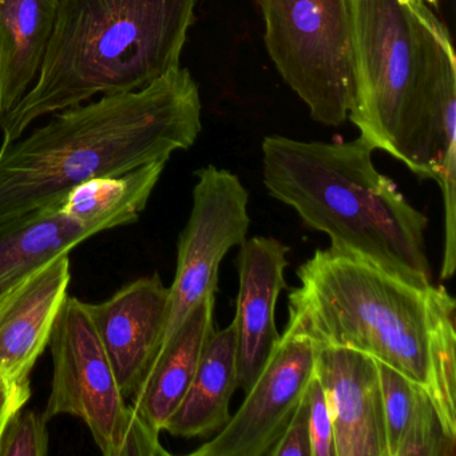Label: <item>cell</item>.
Masks as SVG:
<instances>
[{
  "label": "cell",
  "mask_w": 456,
  "mask_h": 456,
  "mask_svg": "<svg viewBox=\"0 0 456 456\" xmlns=\"http://www.w3.org/2000/svg\"><path fill=\"white\" fill-rule=\"evenodd\" d=\"M354 105L348 119L375 151L444 202V247L456 245V60L447 26L424 0H351Z\"/></svg>",
  "instance_id": "6da1fadb"
},
{
  "label": "cell",
  "mask_w": 456,
  "mask_h": 456,
  "mask_svg": "<svg viewBox=\"0 0 456 456\" xmlns=\"http://www.w3.org/2000/svg\"><path fill=\"white\" fill-rule=\"evenodd\" d=\"M201 109L199 85L180 66L143 89L57 111L0 146V224L61 204L85 181L169 161L196 142Z\"/></svg>",
  "instance_id": "7a4b0ae2"
},
{
  "label": "cell",
  "mask_w": 456,
  "mask_h": 456,
  "mask_svg": "<svg viewBox=\"0 0 456 456\" xmlns=\"http://www.w3.org/2000/svg\"><path fill=\"white\" fill-rule=\"evenodd\" d=\"M289 320L316 346L370 354L420 386L456 440V301L338 250L317 249L297 269Z\"/></svg>",
  "instance_id": "3957f363"
},
{
  "label": "cell",
  "mask_w": 456,
  "mask_h": 456,
  "mask_svg": "<svg viewBox=\"0 0 456 456\" xmlns=\"http://www.w3.org/2000/svg\"><path fill=\"white\" fill-rule=\"evenodd\" d=\"M261 149L268 193L296 210L308 228L327 234L330 249L431 284L428 218L376 169L375 149L364 138L322 142L273 134Z\"/></svg>",
  "instance_id": "277c9868"
},
{
  "label": "cell",
  "mask_w": 456,
  "mask_h": 456,
  "mask_svg": "<svg viewBox=\"0 0 456 456\" xmlns=\"http://www.w3.org/2000/svg\"><path fill=\"white\" fill-rule=\"evenodd\" d=\"M197 0H58L33 86L2 116L4 142L95 95L143 89L180 68Z\"/></svg>",
  "instance_id": "5b68a950"
},
{
  "label": "cell",
  "mask_w": 456,
  "mask_h": 456,
  "mask_svg": "<svg viewBox=\"0 0 456 456\" xmlns=\"http://www.w3.org/2000/svg\"><path fill=\"white\" fill-rule=\"evenodd\" d=\"M52 389L44 416L82 419L105 456H169L159 434L127 403L87 303L68 296L49 341Z\"/></svg>",
  "instance_id": "8992f818"
},
{
  "label": "cell",
  "mask_w": 456,
  "mask_h": 456,
  "mask_svg": "<svg viewBox=\"0 0 456 456\" xmlns=\"http://www.w3.org/2000/svg\"><path fill=\"white\" fill-rule=\"evenodd\" d=\"M264 42L285 84L325 126L348 121L354 105L351 0H256Z\"/></svg>",
  "instance_id": "52a82bcc"
},
{
  "label": "cell",
  "mask_w": 456,
  "mask_h": 456,
  "mask_svg": "<svg viewBox=\"0 0 456 456\" xmlns=\"http://www.w3.org/2000/svg\"><path fill=\"white\" fill-rule=\"evenodd\" d=\"M194 175L193 207L178 239L177 269L169 287L167 322L156 354L189 314L208 296L216 295L221 261L232 248L247 240L249 231V193L239 175L215 165L201 167Z\"/></svg>",
  "instance_id": "ba28073f"
},
{
  "label": "cell",
  "mask_w": 456,
  "mask_h": 456,
  "mask_svg": "<svg viewBox=\"0 0 456 456\" xmlns=\"http://www.w3.org/2000/svg\"><path fill=\"white\" fill-rule=\"evenodd\" d=\"M317 346L292 320L244 403L193 456H269L311 383Z\"/></svg>",
  "instance_id": "9c48e42d"
},
{
  "label": "cell",
  "mask_w": 456,
  "mask_h": 456,
  "mask_svg": "<svg viewBox=\"0 0 456 456\" xmlns=\"http://www.w3.org/2000/svg\"><path fill=\"white\" fill-rule=\"evenodd\" d=\"M314 375L330 405L336 456H388L378 362L354 349L317 346Z\"/></svg>",
  "instance_id": "30bf717a"
},
{
  "label": "cell",
  "mask_w": 456,
  "mask_h": 456,
  "mask_svg": "<svg viewBox=\"0 0 456 456\" xmlns=\"http://www.w3.org/2000/svg\"><path fill=\"white\" fill-rule=\"evenodd\" d=\"M70 279L66 252L0 289V375L30 381L68 298Z\"/></svg>",
  "instance_id": "8fae6325"
},
{
  "label": "cell",
  "mask_w": 456,
  "mask_h": 456,
  "mask_svg": "<svg viewBox=\"0 0 456 456\" xmlns=\"http://www.w3.org/2000/svg\"><path fill=\"white\" fill-rule=\"evenodd\" d=\"M290 248L273 237L257 236L240 245L236 265L237 378L245 394L265 367L280 340L276 304L287 288L285 268Z\"/></svg>",
  "instance_id": "7c38bea8"
},
{
  "label": "cell",
  "mask_w": 456,
  "mask_h": 456,
  "mask_svg": "<svg viewBox=\"0 0 456 456\" xmlns=\"http://www.w3.org/2000/svg\"><path fill=\"white\" fill-rule=\"evenodd\" d=\"M169 292L159 274L154 273L129 282L102 303H87L93 324L126 399L134 394L159 349Z\"/></svg>",
  "instance_id": "4fadbf2b"
},
{
  "label": "cell",
  "mask_w": 456,
  "mask_h": 456,
  "mask_svg": "<svg viewBox=\"0 0 456 456\" xmlns=\"http://www.w3.org/2000/svg\"><path fill=\"white\" fill-rule=\"evenodd\" d=\"M216 295L208 296L186 317L169 343L151 360L134 394L133 410L157 431L165 429L183 402L205 346L215 335Z\"/></svg>",
  "instance_id": "5bb4252c"
},
{
  "label": "cell",
  "mask_w": 456,
  "mask_h": 456,
  "mask_svg": "<svg viewBox=\"0 0 456 456\" xmlns=\"http://www.w3.org/2000/svg\"><path fill=\"white\" fill-rule=\"evenodd\" d=\"M239 388L233 322L216 330L202 352L193 380L164 431L183 439L213 436L231 420L229 404Z\"/></svg>",
  "instance_id": "9a60e30c"
},
{
  "label": "cell",
  "mask_w": 456,
  "mask_h": 456,
  "mask_svg": "<svg viewBox=\"0 0 456 456\" xmlns=\"http://www.w3.org/2000/svg\"><path fill=\"white\" fill-rule=\"evenodd\" d=\"M58 0H0V117L30 90L54 30Z\"/></svg>",
  "instance_id": "2e32d148"
},
{
  "label": "cell",
  "mask_w": 456,
  "mask_h": 456,
  "mask_svg": "<svg viewBox=\"0 0 456 456\" xmlns=\"http://www.w3.org/2000/svg\"><path fill=\"white\" fill-rule=\"evenodd\" d=\"M378 365L388 456L455 455L456 440L448 436L427 392L389 365Z\"/></svg>",
  "instance_id": "e0dca14e"
},
{
  "label": "cell",
  "mask_w": 456,
  "mask_h": 456,
  "mask_svg": "<svg viewBox=\"0 0 456 456\" xmlns=\"http://www.w3.org/2000/svg\"><path fill=\"white\" fill-rule=\"evenodd\" d=\"M167 161L79 183L61 202V212L93 234L129 225L145 210Z\"/></svg>",
  "instance_id": "ac0fdd59"
},
{
  "label": "cell",
  "mask_w": 456,
  "mask_h": 456,
  "mask_svg": "<svg viewBox=\"0 0 456 456\" xmlns=\"http://www.w3.org/2000/svg\"><path fill=\"white\" fill-rule=\"evenodd\" d=\"M60 207L0 224V289L94 236L66 217Z\"/></svg>",
  "instance_id": "d6986e66"
},
{
  "label": "cell",
  "mask_w": 456,
  "mask_h": 456,
  "mask_svg": "<svg viewBox=\"0 0 456 456\" xmlns=\"http://www.w3.org/2000/svg\"><path fill=\"white\" fill-rule=\"evenodd\" d=\"M50 435L44 413L20 410L0 436V456H46Z\"/></svg>",
  "instance_id": "ffe728a7"
},
{
  "label": "cell",
  "mask_w": 456,
  "mask_h": 456,
  "mask_svg": "<svg viewBox=\"0 0 456 456\" xmlns=\"http://www.w3.org/2000/svg\"><path fill=\"white\" fill-rule=\"evenodd\" d=\"M306 394H308L309 400L312 456H336L330 405H328L324 389L314 373Z\"/></svg>",
  "instance_id": "44dd1931"
},
{
  "label": "cell",
  "mask_w": 456,
  "mask_h": 456,
  "mask_svg": "<svg viewBox=\"0 0 456 456\" xmlns=\"http://www.w3.org/2000/svg\"><path fill=\"white\" fill-rule=\"evenodd\" d=\"M308 391V389H306ZM312 456L311 428H309L308 394L301 400L293 413L284 434L274 445L269 456Z\"/></svg>",
  "instance_id": "7402d4cb"
},
{
  "label": "cell",
  "mask_w": 456,
  "mask_h": 456,
  "mask_svg": "<svg viewBox=\"0 0 456 456\" xmlns=\"http://www.w3.org/2000/svg\"><path fill=\"white\" fill-rule=\"evenodd\" d=\"M30 397V381H12L0 375V436L10 419L25 408Z\"/></svg>",
  "instance_id": "603a6c76"
},
{
  "label": "cell",
  "mask_w": 456,
  "mask_h": 456,
  "mask_svg": "<svg viewBox=\"0 0 456 456\" xmlns=\"http://www.w3.org/2000/svg\"><path fill=\"white\" fill-rule=\"evenodd\" d=\"M424 2L431 7H437L440 4V0H424Z\"/></svg>",
  "instance_id": "cb8c5ba5"
}]
</instances>
